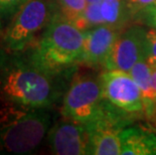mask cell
I'll use <instances>...</instances> for the list:
<instances>
[{"mask_svg": "<svg viewBox=\"0 0 156 155\" xmlns=\"http://www.w3.org/2000/svg\"><path fill=\"white\" fill-rule=\"evenodd\" d=\"M59 76L42 71L20 51L0 47V102L32 109L49 108L58 101Z\"/></svg>", "mask_w": 156, "mask_h": 155, "instance_id": "6da1fadb", "label": "cell"}, {"mask_svg": "<svg viewBox=\"0 0 156 155\" xmlns=\"http://www.w3.org/2000/svg\"><path fill=\"white\" fill-rule=\"evenodd\" d=\"M85 32L58 12L27 57L42 71L61 76L80 62Z\"/></svg>", "mask_w": 156, "mask_h": 155, "instance_id": "7a4b0ae2", "label": "cell"}, {"mask_svg": "<svg viewBox=\"0 0 156 155\" xmlns=\"http://www.w3.org/2000/svg\"><path fill=\"white\" fill-rule=\"evenodd\" d=\"M44 110L4 103L0 109V151L27 154L36 149L51 126Z\"/></svg>", "mask_w": 156, "mask_h": 155, "instance_id": "3957f363", "label": "cell"}, {"mask_svg": "<svg viewBox=\"0 0 156 155\" xmlns=\"http://www.w3.org/2000/svg\"><path fill=\"white\" fill-rule=\"evenodd\" d=\"M58 12L55 0H28L10 19L0 47L20 52L30 48Z\"/></svg>", "mask_w": 156, "mask_h": 155, "instance_id": "277c9868", "label": "cell"}, {"mask_svg": "<svg viewBox=\"0 0 156 155\" xmlns=\"http://www.w3.org/2000/svg\"><path fill=\"white\" fill-rule=\"evenodd\" d=\"M104 106L100 77L77 75L64 95L61 113L65 119L87 125L100 117Z\"/></svg>", "mask_w": 156, "mask_h": 155, "instance_id": "5b68a950", "label": "cell"}, {"mask_svg": "<svg viewBox=\"0 0 156 155\" xmlns=\"http://www.w3.org/2000/svg\"><path fill=\"white\" fill-rule=\"evenodd\" d=\"M100 80L103 97L116 109L131 117L145 113L142 91L129 72L105 70Z\"/></svg>", "mask_w": 156, "mask_h": 155, "instance_id": "8992f818", "label": "cell"}, {"mask_svg": "<svg viewBox=\"0 0 156 155\" xmlns=\"http://www.w3.org/2000/svg\"><path fill=\"white\" fill-rule=\"evenodd\" d=\"M147 29L141 25H131L119 33L104 65L105 70L130 72L146 55Z\"/></svg>", "mask_w": 156, "mask_h": 155, "instance_id": "52a82bcc", "label": "cell"}, {"mask_svg": "<svg viewBox=\"0 0 156 155\" xmlns=\"http://www.w3.org/2000/svg\"><path fill=\"white\" fill-rule=\"evenodd\" d=\"M48 145L52 154H89V132L85 124L65 119L48 131Z\"/></svg>", "mask_w": 156, "mask_h": 155, "instance_id": "ba28073f", "label": "cell"}, {"mask_svg": "<svg viewBox=\"0 0 156 155\" xmlns=\"http://www.w3.org/2000/svg\"><path fill=\"white\" fill-rule=\"evenodd\" d=\"M121 31L108 24H101L84 31V47L80 62L89 67H104Z\"/></svg>", "mask_w": 156, "mask_h": 155, "instance_id": "9c48e42d", "label": "cell"}, {"mask_svg": "<svg viewBox=\"0 0 156 155\" xmlns=\"http://www.w3.org/2000/svg\"><path fill=\"white\" fill-rule=\"evenodd\" d=\"M123 155H155L156 133L140 127L126 126L121 131Z\"/></svg>", "mask_w": 156, "mask_h": 155, "instance_id": "30bf717a", "label": "cell"}, {"mask_svg": "<svg viewBox=\"0 0 156 155\" xmlns=\"http://www.w3.org/2000/svg\"><path fill=\"white\" fill-rule=\"evenodd\" d=\"M100 11L105 24H108L119 30H123L133 20L128 0H102Z\"/></svg>", "mask_w": 156, "mask_h": 155, "instance_id": "8fae6325", "label": "cell"}, {"mask_svg": "<svg viewBox=\"0 0 156 155\" xmlns=\"http://www.w3.org/2000/svg\"><path fill=\"white\" fill-rule=\"evenodd\" d=\"M136 83L140 87L143 95L145 114L148 117H154V93L152 89V68L148 65V62L141 61L137 62L131 71L129 72Z\"/></svg>", "mask_w": 156, "mask_h": 155, "instance_id": "7c38bea8", "label": "cell"}, {"mask_svg": "<svg viewBox=\"0 0 156 155\" xmlns=\"http://www.w3.org/2000/svg\"><path fill=\"white\" fill-rule=\"evenodd\" d=\"M75 24L83 31L89 30L101 24H105L100 11V2L88 3L85 11Z\"/></svg>", "mask_w": 156, "mask_h": 155, "instance_id": "4fadbf2b", "label": "cell"}, {"mask_svg": "<svg viewBox=\"0 0 156 155\" xmlns=\"http://www.w3.org/2000/svg\"><path fill=\"white\" fill-rule=\"evenodd\" d=\"M58 12L62 16L76 23L88 5L87 0H55Z\"/></svg>", "mask_w": 156, "mask_h": 155, "instance_id": "5bb4252c", "label": "cell"}, {"mask_svg": "<svg viewBox=\"0 0 156 155\" xmlns=\"http://www.w3.org/2000/svg\"><path fill=\"white\" fill-rule=\"evenodd\" d=\"M28 0H0V15L3 20H8Z\"/></svg>", "mask_w": 156, "mask_h": 155, "instance_id": "9a60e30c", "label": "cell"}, {"mask_svg": "<svg viewBox=\"0 0 156 155\" xmlns=\"http://www.w3.org/2000/svg\"><path fill=\"white\" fill-rule=\"evenodd\" d=\"M146 55L145 61L152 69H156V30L147 29L146 33Z\"/></svg>", "mask_w": 156, "mask_h": 155, "instance_id": "2e32d148", "label": "cell"}, {"mask_svg": "<svg viewBox=\"0 0 156 155\" xmlns=\"http://www.w3.org/2000/svg\"><path fill=\"white\" fill-rule=\"evenodd\" d=\"M133 20L156 30V4L138 12L134 16Z\"/></svg>", "mask_w": 156, "mask_h": 155, "instance_id": "e0dca14e", "label": "cell"}, {"mask_svg": "<svg viewBox=\"0 0 156 155\" xmlns=\"http://www.w3.org/2000/svg\"><path fill=\"white\" fill-rule=\"evenodd\" d=\"M128 4L131 10L132 17L134 19V16L138 12L156 4V0H128Z\"/></svg>", "mask_w": 156, "mask_h": 155, "instance_id": "ac0fdd59", "label": "cell"}, {"mask_svg": "<svg viewBox=\"0 0 156 155\" xmlns=\"http://www.w3.org/2000/svg\"><path fill=\"white\" fill-rule=\"evenodd\" d=\"M152 89L154 93V109H155V115L156 116V69H152Z\"/></svg>", "mask_w": 156, "mask_h": 155, "instance_id": "d6986e66", "label": "cell"}, {"mask_svg": "<svg viewBox=\"0 0 156 155\" xmlns=\"http://www.w3.org/2000/svg\"><path fill=\"white\" fill-rule=\"evenodd\" d=\"M102 0H87L88 3H94V2H101Z\"/></svg>", "mask_w": 156, "mask_h": 155, "instance_id": "ffe728a7", "label": "cell"}, {"mask_svg": "<svg viewBox=\"0 0 156 155\" xmlns=\"http://www.w3.org/2000/svg\"><path fill=\"white\" fill-rule=\"evenodd\" d=\"M0 29H1V15H0Z\"/></svg>", "mask_w": 156, "mask_h": 155, "instance_id": "44dd1931", "label": "cell"}]
</instances>
